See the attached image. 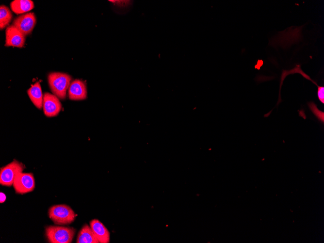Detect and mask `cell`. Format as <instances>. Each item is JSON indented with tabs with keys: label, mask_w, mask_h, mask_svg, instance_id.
<instances>
[{
	"label": "cell",
	"mask_w": 324,
	"mask_h": 243,
	"mask_svg": "<svg viewBox=\"0 0 324 243\" xmlns=\"http://www.w3.org/2000/svg\"><path fill=\"white\" fill-rule=\"evenodd\" d=\"M308 105L314 114L323 123L324 121V113L318 110L316 105L312 102L308 103Z\"/></svg>",
	"instance_id": "15"
},
{
	"label": "cell",
	"mask_w": 324,
	"mask_h": 243,
	"mask_svg": "<svg viewBox=\"0 0 324 243\" xmlns=\"http://www.w3.org/2000/svg\"><path fill=\"white\" fill-rule=\"evenodd\" d=\"M28 95L34 106L39 109L43 107V95L40 82L37 81L27 90Z\"/></svg>",
	"instance_id": "11"
},
{
	"label": "cell",
	"mask_w": 324,
	"mask_h": 243,
	"mask_svg": "<svg viewBox=\"0 0 324 243\" xmlns=\"http://www.w3.org/2000/svg\"><path fill=\"white\" fill-rule=\"evenodd\" d=\"M46 235L51 243H70L75 234L76 229L72 227L49 226L46 227Z\"/></svg>",
	"instance_id": "2"
},
{
	"label": "cell",
	"mask_w": 324,
	"mask_h": 243,
	"mask_svg": "<svg viewBox=\"0 0 324 243\" xmlns=\"http://www.w3.org/2000/svg\"><path fill=\"white\" fill-rule=\"evenodd\" d=\"M12 14L10 10L6 6L1 5L0 7V28L4 29L11 21Z\"/></svg>",
	"instance_id": "14"
},
{
	"label": "cell",
	"mask_w": 324,
	"mask_h": 243,
	"mask_svg": "<svg viewBox=\"0 0 324 243\" xmlns=\"http://www.w3.org/2000/svg\"><path fill=\"white\" fill-rule=\"evenodd\" d=\"M10 7L15 14H21L31 11L34 6L31 0H15L10 3Z\"/></svg>",
	"instance_id": "13"
},
{
	"label": "cell",
	"mask_w": 324,
	"mask_h": 243,
	"mask_svg": "<svg viewBox=\"0 0 324 243\" xmlns=\"http://www.w3.org/2000/svg\"><path fill=\"white\" fill-rule=\"evenodd\" d=\"M77 243H98L99 242L96 237L90 226L84 225L79 231Z\"/></svg>",
	"instance_id": "12"
},
{
	"label": "cell",
	"mask_w": 324,
	"mask_h": 243,
	"mask_svg": "<svg viewBox=\"0 0 324 243\" xmlns=\"http://www.w3.org/2000/svg\"><path fill=\"white\" fill-rule=\"evenodd\" d=\"M5 36V46L17 48H22L24 46L25 35L13 25L7 27Z\"/></svg>",
	"instance_id": "8"
},
{
	"label": "cell",
	"mask_w": 324,
	"mask_h": 243,
	"mask_svg": "<svg viewBox=\"0 0 324 243\" xmlns=\"http://www.w3.org/2000/svg\"><path fill=\"white\" fill-rule=\"evenodd\" d=\"M48 213L49 218L56 225L70 224L77 216L69 206L65 204L51 206Z\"/></svg>",
	"instance_id": "3"
},
{
	"label": "cell",
	"mask_w": 324,
	"mask_h": 243,
	"mask_svg": "<svg viewBox=\"0 0 324 243\" xmlns=\"http://www.w3.org/2000/svg\"><path fill=\"white\" fill-rule=\"evenodd\" d=\"M68 97L73 100L85 99L87 97L85 83L82 81L76 79L70 83L68 88Z\"/></svg>",
	"instance_id": "9"
},
{
	"label": "cell",
	"mask_w": 324,
	"mask_h": 243,
	"mask_svg": "<svg viewBox=\"0 0 324 243\" xmlns=\"http://www.w3.org/2000/svg\"><path fill=\"white\" fill-rule=\"evenodd\" d=\"M90 226L99 243L110 242V232L100 221L94 219L90 221Z\"/></svg>",
	"instance_id": "10"
},
{
	"label": "cell",
	"mask_w": 324,
	"mask_h": 243,
	"mask_svg": "<svg viewBox=\"0 0 324 243\" xmlns=\"http://www.w3.org/2000/svg\"><path fill=\"white\" fill-rule=\"evenodd\" d=\"M25 168L22 163L16 160L1 167L0 171V184L2 186H11L16 175L22 172Z\"/></svg>",
	"instance_id": "4"
},
{
	"label": "cell",
	"mask_w": 324,
	"mask_h": 243,
	"mask_svg": "<svg viewBox=\"0 0 324 243\" xmlns=\"http://www.w3.org/2000/svg\"><path fill=\"white\" fill-rule=\"evenodd\" d=\"M6 198V197L5 194L3 193L0 192V203H3L5 201Z\"/></svg>",
	"instance_id": "17"
},
{
	"label": "cell",
	"mask_w": 324,
	"mask_h": 243,
	"mask_svg": "<svg viewBox=\"0 0 324 243\" xmlns=\"http://www.w3.org/2000/svg\"><path fill=\"white\" fill-rule=\"evenodd\" d=\"M13 186L16 194H24L32 192L35 188V180L31 173H18Z\"/></svg>",
	"instance_id": "5"
},
{
	"label": "cell",
	"mask_w": 324,
	"mask_h": 243,
	"mask_svg": "<svg viewBox=\"0 0 324 243\" xmlns=\"http://www.w3.org/2000/svg\"><path fill=\"white\" fill-rule=\"evenodd\" d=\"M43 108L44 114L47 117H54L58 114L62 109V104L59 98L49 93L43 95Z\"/></svg>",
	"instance_id": "7"
},
{
	"label": "cell",
	"mask_w": 324,
	"mask_h": 243,
	"mask_svg": "<svg viewBox=\"0 0 324 243\" xmlns=\"http://www.w3.org/2000/svg\"><path fill=\"white\" fill-rule=\"evenodd\" d=\"M36 19L33 13H28L16 17L13 24L25 36L30 34L32 31Z\"/></svg>",
	"instance_id": "6"
},
{
	"label": "cell",
	"mask_w": 324,
	"mask_h": 243,
	"mask_svg": "<svg viewBox=\"0 0 324 243\" xmlns=\"http://www.w3.org/2000/svg\"><path fill=\"white\" fill-rule=\"evenodd\" d=\"M317 96L319 100L324 103V87L318 86Z\"/></svg>",
	"instance_id": "16"
},
{
	"label": "cell",
	"mask_w": 324,
	"mask_h": 243,
	"mask_svg": "<svg viewBox=\"0 0 324 243\" xmlns=\"http://www.w3.org/2000/svg\"><path fill=\"white\" fill-rule=\"evenodd\" d=\"M49 87L53 94L61 99L66 97V91L68 88L71 77L66 73L51 72L48 77Z\"/></svg>",
	"instance_id": "1"
}]
</instances>
